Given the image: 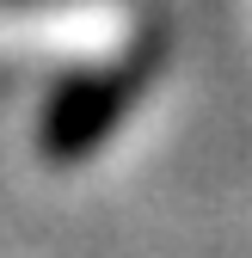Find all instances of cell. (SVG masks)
Segmentation results:
<instances>
[{"mask_svg": "<svg viewBox=\"0 0 252 258\" xmlns=\"http://www.w3.org/2000/svg\"><path fill=\"white\" fill-rule=\"evenodd\" d=\"M148 68H154V55L123 61V68H92V74L61 80L55 99H49V111H43V129H37V136H43V154L55 160V166L86 160L123 117H130V105L142 99Z\"/></svg>", "mask_w": 252, "mask_h": 258, "instance_id": "cell-1", "label": "cell"}]
</instances>
